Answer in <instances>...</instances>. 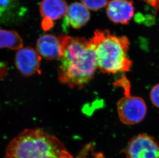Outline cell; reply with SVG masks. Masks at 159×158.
Masks as SVG:
<instances>
[{"label":"cell","instance_id":"cell-14","mask_svg":"<svg viewBox=\"0 0 159 158\" xmlns=\"http://www.w3.org/2000/svg\"><path fill=\"white\" fill-rule=\"evenodd\" d=\"M150 98L152 104L159 108V84L152 87L150 91Z\"/></svg>","mask_w":159,"mask_h":158},{"label":"cell","instance_id":"cell-9","mask_svg":"<svg viewBox=\"0 0 159 158\" xmlns=\"http://www.w3.org/2000/svg\"><path fill=\"white\" fill-rule=\"evenodd\" d=\"M36 48L41 58L48 60L59 59L62 51L60 36L50 33L42 35L37 40Z\"/></svg>","mask_w":159,"mask_h":158},{"label":"cell","instance_id":"cell-6","mask_svg":"<svg viewBox=\"0 0 159 158\" xmlns=\"http://www.w3.org/2000/svg\"><path fill=\"white\" fill-rule=\"evenodd\" d=\"M41 60V57L33 48L23 47L16 53V66L23 76H32L40 73Z\"/></svg>","mask_w":159,"mask_h":158},{"label":"cell","instance_id":"cell-15","mask_svg":"<svg viewBox=\"0 0 159 158\" xmlns=\"http://www.w3.org/2000/svg\"><path fill=\"white\" fill-rule=\"evenodd\" d=\"M147 4L155 9L156 11L159 10V0H143Z\"/></svg>","mask_w":159,"mask_h":158},{"label":"cell","instance_id":"cell-10","mask_svg":"<svg viewBox=\"0 0 159 158\" xmlns=\"http://www.w3.org/2000/svg\"><path fill=\"white\" fill-rule=\"evenodd\" d=\"M91 18L90 11L81 2H75L68 6L65 22L73 29H81L87 24Z\"/></svg>","mask_w":159,"mask_h":158},{"label":"cell","instance_id":"cell-2","mask_svg":"<svg viewBox=\"0 0 159 158\" xmlns=\"http://www.w3.org/2000/svg\"><path fill=\"white\" fill-rule=\"evenodd\" d=\"M89 42L97 66L102 72L114 74L130 70L132 62L128 57L130 42L127 37L116 36L109 30H97Z\"/></svg>","mask_w":159,"mask_h":158},{"label":"cell","instance_id":"cell-13","mask_svg":"<svg viewBox=\"0 0 159 158\" xmlns=\"http://www.w3.org/2000/svg\"><path fill=\"white\" fill-rule=\"evenodd\" d=\"M81 3L89 11H97L106 6L108 0H81Z\"/></svg>","mask_w":159,"mask_h":158},{"label":"cell","instance_id":"cell-16","mask_svg":"<svg viewBox=\"0 0 159 158\" xmlns=\"http://www.w3.org/2000/svg\"><path fill=\"white\" fill-rule=\"evenodd\" d=\"M57 158H74L72 155L70 154L68 151H66V149L62 151L61 153L60 154V155Z\"/></svg>","mask_w":159,"mask_h":158},{"label":"cell","instance_id":"cell-7","mask_svg":"<svg viewBox=\"0 0 159 158\" xmlns=\"http://www.w3.org/2000/svg\"><path fill=\"white\" fill-rule=\"evenodd\" d=\"M68 8V4L65 0H42L39 10L43 18V29H48L52 27L54 21L66 15Z\"/></svg>","mask_w":159,"mask_h":158},{"label":"cell","instance_id":"cell-8","mask_svg":"<svg viewBox=\"0 0 159 158\" xmlns=\"http://www.w3.org/2000/svg\"><path fill=\"white\" fill-rule=\"evenodd\" d=\"M135 8L131 0H111L106 6L107 15L116 24H127L134 17Z\"/></svg>","mask_w":159,"mask_h":158},{"label":"cell","instance_id":"cell-1","mask_svg":"<svg viewBox=\"0 0 159 158\" xmlns=\"http://www.w3.org/2000/svg\"><path fill=\"white\" fill-rule=\"evenodd\" d=\"M61 54L58 60L60 83L72 88L81 89L94 76L96 58L89 40L84 37L60 35Z\"/></svg>","mask_w":159,"mask_h":158},{"label":"cell","instance_id":"cell-3","mask_svg":"<svg viewBox=\"0 0 159 158\" xmlns=\"http://www.w3.org/2000/svg\"><path fill=\"white\" fill-rule=\"evenodd\" d=\"M66 149L60 140L43 130L26 129L8 144L5 158H57Z\"/></svg>","mask_w":159,"mask_h":158},{"label":"cell","instance_id":"cell-12","mask_svg":"<svg viewBox=\"0 0 159 158\" xmlns=\"http://www.w3.org/2000/svg\"><path fill=\"white\" fill-rule=\"evenodd\" d=\"M23 44L22 39L17 32L0 29V48L18 50L23 47Z\"/></svg>","mask_w":159,"mask_h":158},{"label":"cell","instance_id":"cell-5","mask_svg":"<svg viewBox=\"0 0 159 158\" xmlns=\"http://www.w3.org/2000/svg\"><path fill=\"white\" fill-rule=\"evenodd\" d=\"M126 158H159V141L141 134L131 139L125 151Z\"/></svg>","mask_w":159,"mask_h":158},{"label":"cell","instance_id":"cell-11","mask_svg":"<svg viewBox=\"0 0 159 158\" xmlns=\"http://www.w3.org/2000/svg\"><path fill=\"white\" fill-rule=\"evenodd\" d=\"M25 11L17 0H0V24L16 22L22 16Z\"/></svg>","mask_w":159,"mask_h":158},{"label":"cell","instance_id":"cell-4","mask_svg":"<svg viewBox=\"0 0 159 158\" xmlns=\"http://www.w3.org/2000/svg\"><path fill=\"white\" fill-rule=\"evenodd\" d=\"M117 110L119 119L123 124L134 125L144 120L147 108L144 100L141 97L126 93L119 100Z\"/></svg>","mask_w":159,"mask_h":158}]
</instances>
